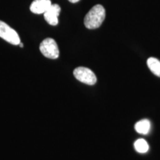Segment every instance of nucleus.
Returning a JSON list of instances; mask_svg holds the SVG:
<instances>
[{"label":"nucleus","instance_id":"obj_6","mask_svg":"<svg viewBox=\"0 0 160 160\" xmlns=\"http://www.w3.org/2000/svg\"><path fill=\"white\" fill-rule=\"evenodd\" d=\"M51 5V0H34L30 6V10L36 14H44Z\"/></svg>","mask_w":160,"mask_h":160},{"label":"nucleus","instance_id":"obj_9","mask_svg":"<svg viewBox=\"0 0 160 160\" xmlns=\"http://www.w3.org/2000/svg\"><path fill=\"white\" fill-rule=\"evenodd\" d=\"M134 148L136 151L139 153H145L148 151L149 145L145 139H139L134 142Z\"/></svg>","mask_w":160,"mask_h":160},{"label":"nucleus","instance_id":"obj_5","mask_svg":"<svg viewBox=\"0 0 160 160\" xmlns=\"http://www.w3.org/2000/svg\"><path fill=\"white\" fill-rule=\"evenodd\" d=\"M61 8H60L59 5L57 4H53L51 5L49 9L44 13V17L48 23L51 25H57L59 20H58V17H59Z\"/></svg>","mask_w":160,"mask_h":160},{"label":"nucleus","instance_id":"obj_4","mask_svg":"<svg viewBox=\"0 0 160 160\" xmlns=\"http://www.w3.org/2000/svg\"><path fill=\"white\" fill-rule=\"evenodd\" d=\"M0 37L12 45H17L21 42L17 32L2 21H0Z\"/></svg>","mask_w":160,"mask_h":160},{"label":"nucleus","instance_id":"obj_7","mask_svg":"<svg viewBox=\"0 0 160 160\" xmlns=\"http://www.w3.org/2000/svg\"><path fill=\"white\" fill-rule=\"evenodd\" d=\"M135 130L140 134H148L151 130V122L148 119L140 120L136 123Z\"/></svg>","mask_w":160,"mask_h":160},{"label":"nucleus","instance_id":"obj_11","mask_svg":"<svg viewBox=\"0 0 160 160\" xmlns=\"http://www.w3.org/2000/svg\"><path fill=\"white\" fill-rule=\"evenodd\" d=\"M19 46H20V47H21V48H22L24 45H23V44H22V43L20 42V43H19Z\"/></svg>","mask_w":160,"mask_h":160},{"label":"nucleus","instance_id":"obj_8","mask_svg":"<svg viewBox=\"0 0 160 160\" xmlns=\"http://www.w3.org/2000/svg\"><path fill=\"white\" fill-rule=\"evenodd\" d=\"M148 66L152 73L160 77V61L156 58L151 57L147 61Z\"/></svg>","mask_w":160,"mask_h":160},{"label":"nucleus","instance_id":"obj_3","mask_svg":"<svg viewBox=\"0 0 160 160\" xmlns=\"http://www.w3.org/2000/svg\"><path fill=\"white\" fill-rule=\"evenodd\" d=\"M73 76L78 81L86 85H93L97 82V77L91 69L85 67H79L73 71Z\"/></svg>","mask_w":160,"mask_h":160},{"label":"nucleus","instance_id":"obj_1","mask_svg":"<svg viewBox=\"0 0 160 160\" xmlns=\"http://www.w3.org/2000/svg\"><path fill=\"white\" fill-rule=\"evenodd\" d=\"M105 18V10L102 5L93 6L87 13L84 19V24L87 28L96 29L99 28Z\"/></svg>","mask_w":160,"mask_h":160},{"label":"nucleus","instance_id":"obj_10","mask_svg":"<svg viewBox=\"0 0 160 160\" xmlns=\"http://www.w3.org/2000/svg\"><path fill=\"white\" fill-rule=\"evenodd\" d=\"M68 1L71 2V3H76V2H78L79 0H68Z\"/></svg>","mask_w":160,"mask_h":160},{"label":"nucleus","instance_id":"obj_2","mask_svg":"<svg viewBox=\"0 0 160 160\" xmlns=\"http://www.w3.org/2000/svg\"><path fill=\"white\" fill-rule=\"evenodd\" d=\"M39 50L45 57L56 59L59 57V51L56 41L51 38H47L40 44Z\"/></svg>","mask_w":160,"mask_h":160}]
</instances>
